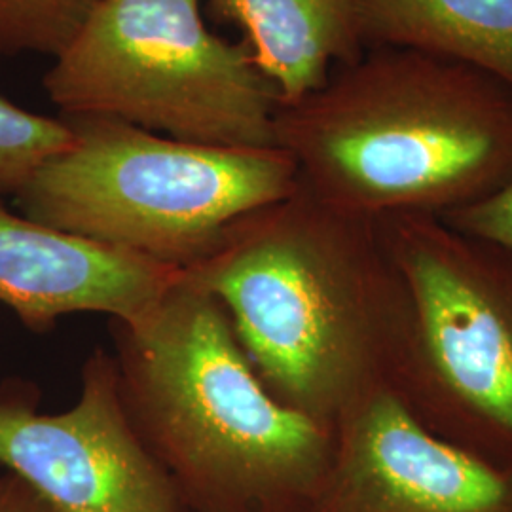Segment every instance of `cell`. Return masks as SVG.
<instances>
[{
  "mask_svg": "<svg viewBox=\"0 0 512 512\" xmlns=\"http://www.w3.org/2000/svg\"><path fill=\"white\" fill-rule=\"evenodd\" d=\"M103 0H0V59L63 52Z\"/></svg>",
  "mask_w": 512,
  "mask_h": 512,
  "instance_id": "7c38bea8",
  "label": "cell"
},
{
  "mask_svg": "<svg viewBox=\"0 0 512 512\" xmlns=\"http://www.w3.org/2000/svg\"><path fill=\"white\" fill-rule=\"evenodd\" d=\"M71 137L73 129L63 116L37 114L0 95V190L12 194Z\"/></svg>",
  "mask_w": 512,
  "mask_h": 512,
  "instance_id": "4fadbf2b",
  "label": "cell"
},
{
  "mask_svg": "<svg viewBox=\"0 0 512 512\" xmlns=\"http://www.w3.org/2000/svg\"><path fill=\"white\" fill-rule=\"evenodd\" d=\"M112 338L129 418L184 511L311 512L334 427L275 399L211 294L181 274Z\"/></svg>",
  "mask_w": 512,
  "mask_h": 512,
  "instance_id": "3957f363",
  "label": "cell"
},
{
  "mask_svg": "<svg viewBox=\"0 0 512 512\" xmlns=\"http://www.w3.org/2000/svg\"><path fill=\"white\" fill-rule=\"evenodd\" d=\"M311 512H512V469L440 439L384 387L334 425Z\"/></svg>",
  "mask_w": 512,
  "mask_h": 512,
  "instance_id": "ba28073f",
  "label": "cell"
},
{
  "mask_svg": "<svg viewBox=\"0 0 512 512\" xmlns=\"http://www.w3.org/2000/svg\"><path fill=\"white\" fill-rule=\"evenodd\" d=\"M0 465L55 512H186L129 418L105 348L82 365L63 412H42L33 385H0Z\"/></svg>",
  "mask_w": 512,
  "mask_h": 512,
  "instance_id": "52a82bcc",
  "label": "cell"
},
{
  "mask_svg": "<svg viewBox=\"0 0 512 512\" xmlns=\"http://www.w3.org/2000/svg\"><path fill=\"white\" fill-rule=\"evenodd\" d=\"M183 275L219 302L258 378L294 410L334 427L391 385L403 294L374 220L298 184Z\"/></svg>",
  "mask_w": 512,
  "mask_h": 512,
  "instance_id": "6da1fadb",
  "label": "cell"
},
{
  "mask_svg": "<svg viewBox=\"0 0 512 512\" xmlns=\"http://www.w3.org/2000/svg\"><path fill=\"white\" fill-rule=\"evenodd\" d=\"M44 90L63 118L213 147H277L274 86L247 44L207 27L202 0H103L55 55Z\"/></svg>",
  "mask_w": 512,
  "mask_h": 512,
  "instance_id": "8992f818",
  "label": "cell"
},
{
  "mask_svg": "<svg viewBox=\"0 0 512 512\" xmlns=\"http://www.w3.org/2000/svg\"><path fill=\"white\" fill-rule=\"evenodd\" d=\"M361 48L442 55L512 90V0H357Z\"/></svg>",
  "mask_w": 512,
  "mask_h": 512,
  "instance_id": "8fae6325",
  "label": "cell"
},
{
  "mask_svg": "<svg viewBox=\"0 0 512 512\" xmlns=\"http://www.w3.org/2000/svg\"><path fill=\"white\" fill-rule=\"evenodd\" d=\"M238 23L279 103H293L363 52L357 0H215Z\"/></svg>",
  "mask_w": 512,
  "mask_h": 512,
  "instance_id": "30bf717a",
  "label": "cell"
},
{
  "mask_svg": "<svg viewBox=\"0 0 512 512\" xmlns=\"http://www.w3.org/2000/svg\"><path fill=\"white\" fill-rule=\"evenodd\" d=\"M275 145L340 211L444 217L512 181V90L442 55L365 48L279 103Z\"/></svg>",
  "mask_w": 512,
  "mask_h": 512,
  "instance_id": "7a4b0ae2",
  "label": "cell"
},
{
  "mask_svg": "<svg viewBox=\"0 0 512 512\" xmlns=\"http://www.w3.org/2000/svg\"><path fill=\"white\" fill-rule=\"evenodd\" d=\"M181 274L0 205V304L27 329L46 332L74 313L131 321L158 304Z\"/></svg>",
  "mask_w": 512,
  "mask_h": 512,
  "instance_id": "9c48e42d",
  "label": "cell"
},
{
  "mask_svg": "<svg viewBox=\"0 0 512 512\" xmlns=\"http://www.w3.org/2000/svg\"><path fill=\"white\" fill-rule=\"evenodd\" d=\"M440 219L465 234L512 249V181L482 202L448 213Z\"/></svg>",
  "mask_w": 512,
  "mask_h": 512,
  "instance_id": "5bb4252c",
  "label": "cell"
},
{
  "mask_svg": "<svg viewBox=\"0 0 512 512\" xmlns=\"http://www.w3.org/2000/svg\"><path fill=\"white\" fill-rule=\"evenodd\" d=\"M374 222L403 294L389 387L431 433L512 469V249L435 215Z\"/></svg>",
  "mask_w": 512,
  "mask_h": 512,
  "instance_id": "5b68a950",
  "label": "cell"
},
{
  "mask_svg": "<svg viewBox=\"0 0 512 512\" xmlns=\"http://www.w3.org/2000/svg\"><path fill=\"white\" fill-rule=\"evenodd\" d=\"M69 145L12 192L21 215L186 270L226 230L298 188L279 147L190 143L105 118H65Z\"/></svg>",
  "mask_w": 512,
  "mask_h": 512,
  "instance_id": "277c9868",
  "label": "cell"
},
{
  "mask_svg": "<svg viewBox=\"0 0 512 512\" xmlns=\"http://www.w3.org/2000/svg\"><path fill=\"white\" fill-rule=\"evenodd\" d=\"M0 512H55L40 495L12 473L0 475Z\"/></svg>",
  "mask_w": 512,
  "mask_h": 512,
  "instance_id": "9a60e30c",
  "label": "cell"
}]
</instances>
